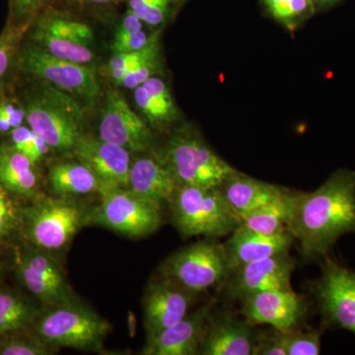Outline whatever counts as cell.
<instances>
[{
	"label": "cell",
	"instance_id": "cell-21",
	"mask_svg": "<svg viewBox=\"0 0 355 355\" xmlns=\"http://www.w3.org/2000/svg\"><path fill=\"white\" fill-rule=\"evenodd\" d=\"M220 190L231 209L242 218L282 197L286 188L266 183L236 171L221 184Z\"/></svg>",
	"mask_w": 355,
	"mask_h": 355
},
{
	"label": "cell",
	"instance_id": "cell-39",
	"mask_svg": "<svg viewBox=\"0 0 355 355\" xmlns=\"http://www.w3.org/2000/svg\"><path fill=\"white\" fill-rule=\"evenodd\" d=\"M161 30L148 33L146 29L135 33L132 36L121 40H113L111 50L113 53H130L144 50V48L153 44L155 40L160 38Z\"/></svg>",
	"mask_w": 355,
	"mask_h": 355
},
{
	"label": "cell",
	"instance_id": "cell-32",
	"mask_svg": "<svg viewBox=\"0 0 355 355\" xmlns=\"http://www.w3.org/2000/svg\"><path fill=\"white\" fill-rule=\"evenodd\" d=\"M21 331L0 336V355H48L55 347L46 345L38 336H27Z\"/></svg>",
	"mask_w": 355,
	"mask_h": 355
},
{
	"label": "cell",
	"instance_id": "cell-9",
	"mask_svg": "<svg viewBox=\"0 0 355 355\" xmlns=\"http://www.w3.org/2000/svg\"><path fill=\"white\" fill-rule=\"evenodd\" d=\"M83 210L67 198L36 197L21 211V227L27 239L42 250L67 246L84 223Z\"/></svg>",
	"mask_w": 355,
	"mask_h": 355
},
{
	"label": "cell",
	"instance_id": "cell-12",
	"mask_svg": "<svg viewBox=\"0 0 355 355\" xmlns=\"http://www.w3.org/2000/svg\"><path fill=\"white\" fill-rule=\"evenodd\" d=\"M98 132L100 139L118 144L130 153H144L153 144V133L148 123L114 89L105 95Z\"/></svg>",
	"mask_w": 355,
	"mask_h": 355
},
{
	"label": "cell",
	"instance_id": "cell-2",
	"mask_svg": "<svg viewBox=\"0 0 355 355\" xmlns=\"http://www.w3.org/2000/svg\"><path fill=\"white\" fill-rule=\"evenodd\" d=\"M22 104L28 125L51 149L72 151L83 133V110L76 98L50 84L36 81L26 92Z\"/></svg>",
	"mask_w": 355,
	"mask_h": 355
},
{
	"label": "cell",
	"instance_id": "cell-40",
	"mask_svg": "<svg viewBox=\"0 0 355 355\" xmlns=\"http://www.w3.org/2000/svg\"><path fill=\"white\" fill-rule=\"evenodd\" d=\"M256 355H286L282 331L270 329L259 331Z\"/></svg>",
	"mask_w": 355,
	"mask_h": 355
},
{
	"label": "cell",
	"instance_id": "cell-8",
	"mask_svg": "<svg viewBox=\"0 0 355 355\" xmlns=\"http://www.w3.org/2000/svg\"><path fill=\"white\" fill-rule=\"evenodd\" d=\"M101 202L88 216L97 224L130 237L153 234L162 222L161 205L139 197L128 188L101 184Z\"/></svg>",
	"mask_w": 355,
	"mask_h": 355
},
{
	"label": "cell",
	"instance_id": "cell-7",
	"mask_svg": "<svg viewBox=\"0 0 355 355\" xmlns=\"http://www.w3.org/2000/svg\"><path fill=\"white\" fill-rule=\"evenodd\" d=\"M17 65L23 73L34 80L50 84L76 99L93 102L101 93L94 65L53 57L29 41L21 46Z\"/></svg>",
	"mask_w": 355,
	"mask_h": 355
},
{
	"label": "cell",
	"instance_id": "cell-11",
	"mask_svg": "<svg viewBox=\"0 0 355 355\" xmlns=\"http://www.w3.org/2000/svg\"><path fill=\"white\" fill-rule=\"evenodd\" d=\"M240 301V315L254 327L268 324L275 330L291 331L303 328L309 316L307 299L293 289L258 292Z\"/></svg>",
	"mask_w": 355,
	"mask_h": 355
},
{
	"label": "cell",
	"instance_id": "cell-37",
	"mask_svg": "<svg viewBox=\"0 0 355 355\" xmlns=\"http://www.w3.org/2000/svg\"><path fill=\"white\" fill-rule=\"evenodd\" d=\"M125 0H55L53 6L79 15L107 16Z\"/></svg>",
	"mask_w": 355,
	"mask_h": 355
},
{
	"label": "cell",
	"instance_id": "cell-24",
	"mask_svg": "<svg viewBox=\"0 0 355 355\" xmlns=\"http://www.w3.org/2000/svg\"><path fill=\"white\" fill-rule=\"evenodd\" d=\"M80 16L67 9L49 6L33 21L31 27L91 46L94 42V31Z\"/></svg>",
	"mask_w": 355,
	"mask_h": 355
},
{
	"label": "cell",
	"instance_id": "cell-26",
	"mask_svg": "<svg viewBox=\"0 0 355 355\" xmlns=\"http://www.w3.org/2000/svg\"><path fill=\"white\" fill-rule=\"evenodd\" d=\"M292 195V191H287L282 197L243 217L241 225L265 235L287 232V224L291 214Z\"/></svg>",
	"mask_w": 355,
	"mask_h": 355
},
{
	"label": "cell",
	"instance_id": "cell-19",
	"mask_svg": "<svg viewBox=\"0 0 355 355\" xmlns=\"http://www.w3.org/2000/svg\"><path fill=\"white\" fill-rule=\"evenodd\" d=\"M294 238L291 232L265 235L240 225L223 243L230 270L253 261L289 252Z\"/></svg>",
	"mask_w": 355,
	"mask_h": 355
},
{
	"label": "cell",
	"instance_id": "cell-13",
	"mask_svg": "<svg viewBox=\"0 0 355 355\" xmlns=\"http://www.w3.org/2000/svg\"><path fill=\"white\" fill-rule=\"evenodd\" d=\"M296 261L289 252L253 261L231 270L224 284L225 295L233 300L266 291L292 289L291 277Z\"/></svg>",
	"mask_w": 355,
	"mask_h": 355
},
{
	"label": "cell",
	"instance_id": "cell-41",
	"mask_svg": "<svg viewBox=\"0 0 355 355\" xmlns=\"http://www.w3.org/2000/svg\"><path fill=\"white\" fill-rule=\"evenodd\" d=\"M34 130L30 127L26 125H20V127L13 128L9 132L10 137L11 146L15 147L20 153H24L28 157L31 159L33 162L34 160V141H35Z\"/></svg>",
	"mask_w": 355,
	"mask_h": 355
},
{
	"label": "cell",
	"instance_id": "cell-44",
	"mask_svg": "<svg viewBox=\"0 0 355 355\" xmlns=\"http://www.w3.org/2000/svg\"><path fill=\"white\" fill-rule=\"evenodd\" d=\"M317 12L328 10L340 4L343 0H312Z\"/></svg>",
	"mask_w": 355,
	"mask_h": 355
},
{
	"label": "cell",
	"instance_id": "cell-36",
	"mask_svg": "<svg viewBox=\"0 0 355 355\" xmlns=\"http://www.w3.org/2000/svg\"><path fill=\"white\" fill-rule=\"evenodd\" d=\"M10 193L0 183V244L11 239L21 227V211Z\"/></svg>",
	"mask_w": 355,
	"mask_h": 355
},
{
	"label": "cell",
	"instance_id": "cell-45",
	"mask_svg": "<svg viewBox=\"0 0 355 355\" xmlns=\"http://www.w3.org/2000/svg\"><path fill=\"white\" fill-rule=\"evenodd\" d=\"M13 130L12 125L9 123L6 116L0 114V133H8Z\"/></svg>",
	"mask_w": 355,
	"mask_h": 355
},
{
	"label": "cell",
	"instance_id": "cell-10",
	"mask_svg": "<svg viewBox=\"0 0 355 355\" xmlns=\"http://www.w3.org/2000/svg\"><path fill=\"white\" fill-rule=\"evenodd\" d=\"M321 275L311 286L322 316V326L355 335V272L330 254L321 260Z\"/></svg>",
	"mask_w": 355,
	"mask_h": 355
},
{
	"label": "cell",
	"instance_id": "cell-5",
	"mask_svg": "<svg viewBox=\"0 0 355 355\" xmlns=\"http://www.w3.org/2000/svg\"><path fill=\"white\" fill-rule=\"evenodd\" d=\"M36 335L53 347L93 349L101 345L111 324L73 299L48 305L33 322Z\"/></svg>",
	"mask_w": 355,
	"mask_h": 355
},
{
	"label": "cell",
	"instance_id": "cell-15",
	"mask_svg": "<svg viewBox=\"0 0 355 355\" xmlns=\"http://www.w3.org/2000/svg\"><path fill=\"white\" fill-rule=\"evenodd\" d=\"M16 265L21 282L44 304H55L72 298L62 268L43 250H21Z\"/></svg>",
	"mask_w": 355,
	"mask_h": 355
},
{
	"label": "cell",
	"instance_id": "cell-42",
	"mask_svg": "<svg viewBox=\"0 0 355 355\" xmlns=\"http://www.w3.org/2000/svg\"><path fill=\"white\" fill-rule=\"evenodd\" d=\"M0 114L6 116L13 128L20 127L26 121V112L22 102L0 93Z\"/></svg>",
	"mask_w": 355,
	"mask_h": 355
},
{
	"label": "cell",
	"instance_id": "cell-23",
	"mask_svg": "<svg viewBox=\"0 0 355 355\" xmlns=\"http://www.w3.org/2000/svg\"><path fill=\"white\" fill-rule=\"evenodd\" d=\"M0 183L10 193L36 198L40 188L36 163L11 144H2L0 146Z\"/></svg>",
	"mask_w": 355,
	"mask_h": 355
},
{
	"label": "cell",
	"instance_id": "cell-27",
	"mask_svg": "<svg viewBox=\"0 0 355 355\" xmlns=\"http://www.w3.org/2000/svg\"><path fill=\"white\" fill-rule=\"evenodd\" d=\"M26 37L29 38L30 43L39 46L53 57L76 64L94 65L95 53L91 46L86 44L60 38L34 27L29 28Z\"/></svg>",
	"mask_w": 355,
	"mask_h": 355
},
{
	"label": "cell",
	"instance_id": "cell-30",
	"mask_svg": "<svg viewBox=\"0 0 355 355\" xmlns=\"http://www.w3.org/2000/svg\"><path fill=\"white\" fill-rule=\"evenodd\" d=\"M132 11L149 29L161 30L181 10L177 0H125Z\"/></svg>",
	"mask_w": 355,
	"mask_h": 355
},
{
	"label": "cell",
	"instance_id": "cell-33",
	"mask_svg": "<svg viewBox=\"0 0 355 355\" xmlns=\"http://www.w3.org/2000/svg\"><path fill=\"white\" fill-rule=\"evenodd\" d=\"M323 326L314 330L304 328L282 331V340L286 349V355H318L321 352V338Z\"/></svg>",
	"mask_w": 355,
	"mask_h": 355
},
{
	"label": "cell",
	"instance_id": "cell-4",
	"mask_svg": "<svg viewBox=\"0 0 355 355\" xmlns=\"http://www.w3.org/2000/svg\"><path fill=\"white\" fill-rule=\"evenodd\" d=\"M171 170L178 184L220 187L237 171L205 142L197 130H176L157 153Z\"/></svg>",
	"mask_w": 355,
	"mask_h": 355
},
{
	"label": "cell",
	"instance_id": "cell-28",
	"mask_svg": "<svg viewBox=\"0 0 355 355\" xmlns=\"http://www.w3.org/2000/svg\"><path fill=\"white\" fill-rule=\"evenodd\" d=\"M266 13L291 32L317 13L312 0H259Z\"/></svg>",
	"mask_w": 355,
	"mask_h": 355
},
{
	"label": "cell",
	"instance_id": "cell-34",
	"mask_svg": "<svg viewBox=\"0 0 355 355\" xmlns=\"http://www.w3.org/2000/svg\"><path fill=\"white\" fill-rule=\"evenodd\" d=\"M160 38H158L144 50L114 53L113 58L109 60L105 67L106 69L105 73L112 83L116 84L128 70L133 69L146 58L153 57V55L160 53Z\"/></svg>",
	"mask_w": 355,
	"mask_h": 355
},
{
	"label": "cell",
	"instance_id": "cell-20",
	"mask_svg": "<svg viewBox=\"0 0 355 355\" xmlns=\"http://www.w3.org/2000/svg\"><path fill=\"white\" fill-rule=\"evenodd\" d=\"M178 186L171 170L157 153L140 156L130 164L128 188L149 202L169 203Z\"/></svg>",
	"mask_w": 355,
	"mask_h": 355
},
{
	"label": "cell",
	"instance_id": "cell-25",
	"mask_svg": "<svg viewBox=\"0 0 355 355\" xmlns=\"http://www.w3.org/2000/svg\"><path fill=\"white\" fill-rule=\"evenodd\" d=\"M51 189L60 196L88 195L100 190L101 182L94 173L79 162L60 163L51 168Z\"/></svg>",
	"mask_w": 355,
	"mask_h": 355
},
{
	"label": "cell",
	"instance_id": "cell-22",
	"mask_svg": "<svg viewBox=\"0 0 355 355\" xmlns=\"http://www.w3.org/2000/svg\"><path fill=\"white\" fill-rule=\"evenodd\" d=\"M133 98L149 127L165 132L179 119V111L167 83L157 76L135 89Z\"/></svg>",
	"mask_w": 355,
	"mask_h": 355
},
{
	"label": "cell",
	"instance_id": "cell-38",
	"mask_svg": "<svg viewBox=\"0 0 355 355\" xmlns=\"http://www.w3.org/2000/svg\"><path fill=\"white\" fill-rule=\"evenodd\" d=\"M161 67H162V62H161L160 51L128 70L114 85L135 90V88L146 83L147 79L157 76Z\"/></svg>",
	"mask_w": 355,
	"mask_h": 355
},
{
	"label": "cell",
	"instance_id": "cell-18",
	"mask_svg": "<svg viewBox=\"0 0 355 355\" xmlns=\"http://www.w3.org/2000/svg\"><path fill=\"white\" fill-rule=\"evenodd\" d=\"M216 304V299L210 298L197 310L188 313L171 328L163 331L153 340L146 342L142 354H200L207 331V320Z\"/></svg>",
	"mask_w": 355,
	"mask_h": 355
},
{
	"label": "cell",
	"instance_id": "cell-31",
	"mask_svg": "<svg viewBox=\"0 0 355 355\" xmlns=\"http://www.w3.org/2000/svg\"><path fill=\"white\" fill-rule=\"evenodd\" d=\"M29 28L15 27L6 22L0 34V83L8 76L14 65H17L21 46Z\"/></svg>",
	"mask_w": 355,
	"mask_h": 355
},
{
	"label": "cell",
	"instance_id": "cell-43",
	"mask_svg": "<svg viewBox=\"0 0 355 355\" xmlns=\"http://www.w3.org/2000/svg\"><path fill=\"white\" fill-rule=\"evenodd\" d=\"M146 24L132 13V11L125 10V13L121 16L120 22L116 26L113 40H121L132 36L135 33L141 31L146 28ZM147 27V26H146Z\"/></svg>",
	"mask_w": 355,
	"mask_h": 355
},
{
	"label": "cell",
	"instance_id": "cell-29",
	"mask_svg": "<svg viewBox=\"0 0 355 355\" xmlns=\"http://www.w3.org/2000/svg\"><path fill=\"white\" fill-rule=\"evenodd\" d=\"M37 315L36 309L17 294L0 291V336L24 330Z\"/></svg>",
	"mask_w": 355,
	"mask_h": 355
},
{
	"label": "cell",
	"instance_id": "cell-1",
	"mask_svg": "<svg viewBox=\"0 0 355 355\" xmlns=\"http://www.w3.org/2000/svg\"><path fill=\"white\" fill-rule=\"evenodd\" d=\"M287 230L306 260H322L342 236L355 234V171L336 170L316 191L293 193Z\"/></svg>",
	"mask_w": 355,
	"mask_h": 355
},
{
	"label": "cell",
	"instance_id": "cell-35",
	"mask_svg": "<svg viewBox=\"0 0 355 355\" xmlns=\"http://www.w3.org/2000/svg\"><path fill=\"white\" fill-rule=\"evenodd\" d=\"M55 0H8L7 23L15 27H31L42 11L51 6Z\"/></svg>",
	"mask_w": 355,
	"mask_h": 355
},
{
	"label": "cell",
	"instance_id": "cell-46",
	"mask_svg": "<svg viewBox=\"0 0 355 355\" xmlns=\"http://www.w3.org/2000/svg\"><path fill=\"white\" fill-rule=\"evenodd\" d=\"M189 0H177L178 4H179L180 8H182L184 6V4L188 2Z\"/></svg>",
	"mask_w": 355,
	"mask_h": 355
},
{
	"label": "cell",
	"instance_id": "cell-16",
	"mask_svg": "<svg viewBox=\"0 0 355 355\" xmlns=\"http://www.w3.org/2000/svg\"><path fill=\"white\" fill-rule=\"evenodd\" d=\"M216 307L207 320L200 354L256 355L259 331L254 324L230 310Z\"/></svg>",
	"mask_w": 355,
	"mask_h": 355
},
{
	"label": "cell",
	"instance_id": "cell-3",
	"mask_svg": "<svg viewBox=\"0 0 355 355\" xmlns=\"http://www.w3.org/2000/svg\"><path fill=\"white\" fill-rule=\"evenodd\" d=\"M169 205L173 224L187 237L216 239L231 234L242 223L219 187L179 184Z\"/></svg>",
	"mask_w": 355,
	"mask_h": 355
},
{
	"label": "cell",
	"instance_id": "cell-17",
	"mask_svg": "<svg viewBox=\"0 0 355 355\" xmlns=\"http://www.w3.org/2000/svg\"><path fill=\"white\" fill-rule=\"evenodd\" d=\"M72 153L76 154L79 162L94 173L101 184L128 188L132 164L128 149L99 137L81 133Z\"/></svg>",
	"mask_w": 355,
	"mask_h": 355
},
{
	"label": "cell",
	"instance_id": "cell-14",
	"mask_svg": "<svg viewBox=\"0 0 355 355\" xmlns=\"http://www.w3.org/2000/svg\"><path fill=\"white\" fill-rule=\"evenodd\" d=\"M198 295L164 277L151 282L144 299L146 342L181 321Z\"/></svg>",
	"mask_w": 355,
	"mask_h": 355
},
{
	"label": "cell",
	"instance_id": "cell-6",
	"mask_svg": "<svg viewBox=\"0 0 355 355\" xmlns=\"http://www.w3.org/2000/svg\"><path fill=\"white\" fill-rule=\"evenodd\" d=\"M223 243L209 238L173 254L161 275L195 293L222 288L230 275Z\"/></svg>",
	"mask_w": 355,
	"mask_h": 355
}]
</instances>
